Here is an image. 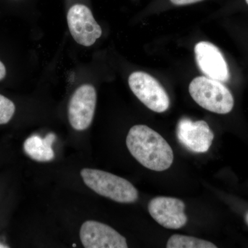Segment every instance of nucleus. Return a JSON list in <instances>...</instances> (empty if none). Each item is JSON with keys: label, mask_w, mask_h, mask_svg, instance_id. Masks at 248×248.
<instances>
[{"label": "nucleus", "mask_w": 248, "mask_h": 248, "mask_svg": "<svg viewBox=\"0 0 248 248\" xmlns=\"http://www.w3.org/2000/svg\"><path fill=\"white\" fill-rule=\"evenodd\" d=\"M16 112V106L12 101L0 94V125L9 123Z\"/></svg>", "instance_id": "obj_13"}, {"label": "nucleus", "mask_w": 248, "mask_h": 248, "mask_svg": "<svg viewBox=\"0 0 248 248\" xmlns=\"http://www.w3.org/2000/svg\"><path fill=\"white\" fill-rule=\"evenodd\" d=\"M126 146L132 156L146 169L162 172L172 166V148L160 134L146 125L130 129Z\"/></svg>", "instance_id": "obj_1"}, {"label": "nucleus", "mask_w": 248, "mask_h": 248, "mask_svg": "<svg viewBox=\"0 0 248 248\" xmlns=\"http://www.w3.org/2000/svg\"><path fill=\"white\" fill-rule=\"evenodd\" d=\"M189 93L197 104L215 113H229L234 107V97L229 89L218 80L197 77L189 85Z\"/></svg>", "instance_id": "obj_3"}, {"label": "nucleus", "mask_w": 248, "mask_h": 248, "mask_svg": "<svg viewBox=\"0 0 248 248\" xmlns=\"http://www.w3.org/2000/svg\"><path fill=\"white\" fill-rule=\"evenodd\" d=\"M80 239L86 248H127L126 239L113 228L95 221H87L80 229Z\"/></svg>", "instance_id": "obj_9"}, {"label": "nucleus", "mask_w": 248, "mask_h": 248, "mask_svg": "<svg viewBox=\"0 0 248 248\" xmlns=\"http://www.w3.org/2000/svg\"><path fill=\"white\" fill-rule=\"evenodd\" d=\"M55 140L54 134H48L45 139L37 135H32L26 140L24 150L26 154L35 161L48 162L55 157L52 145Z\"/></svg>", "instance_id": "obj_11"}, {"label": "nucleus", "mask_w": 248, "mask_h": 248, "mask_svg": "<svg viewBox=\"0 0 248 248\" xmlns=\"http://www.w3.org/2000/svg\"><path fill=\"white\" fill-rule=\"evenodd\" d=\"M6 76V67H5L4 63L0 61V81L4 79Z\"/></svg>", "instance_id": "obj_15"}, {"label": "nucleus", "mask_w": 248, "mask_h": 248, "mask_svg": "<svg viewBox=\"0 0 248 248\" xmlns=\"http://www.w3.org/2000/svg\"><path fill=\"white\" fill-rule=\"evenodd\" d=\"M80 174L84 184L98 195L122 203H132L138 200V190L124 178L92 169H82Z\"/></svg>", "instance_id": "obj_2"}, {"label": "nucleus", "mask_w": 248, "mask_h": 248, "mask_svg": "<svg viewBox=\"0 0 248 248\" xmlns=\"http://www.w3.org/2000/svg\"><path fill=\"white\" fill-rule=\"evenodd\" d=\"M67 22L72 37L80 45L91 46L102 35V28L92 12L84 4L72 6L67 14Z\"/></svg>", "instance_id": "obj_6"}, {"label": "nucleus", "mask_w": 248, "mask_h": 248, "mask_svg": "<svg viewBox=\"0 0 248 248\" xmlns=\"http://www.w3.org/2000/svg\"><path fill=\"white\" fill-rule=\"evenodd\" d=\"M170 1L173 4L182 6V5L194 4V3L199 2L203 0H170Z\"/></svg>", "instance_id": "obj_14"}, {"label": "nucleus", "mask_w": 248, "mask_h": 248, "mask_svg": "<svg viewBox=\"0 0 248 248\" xmlns=\"http://www.w3.org/2000/svg\"><path fill=\"white\" fill-rule=\"evenodd\" d=\"M97 104L94 86L84 84L75 91L68 104V120L72 128L78 131L89 128L92 124Z\"/></svg>", "instance_id": "obj_5"}, {"label": "nucleus", "mask_w": 248, "mask_h": 248, "mask_svg": "<svg viewBox=\"0 0 248 248\" xmlns=\"http://www.w3.org/2000/svg\"><path fill=\"white\" fill-rule=\"evenodd\" d=\"M246 2H247V4H248V0H246Z\"/></svg>", "instance_id": "obj_18"}, {"label": "nucleus", "mask_w": 248, "mask_h": 248, "mask_svg": "<svg viewBox=\"0 0 248 248\" xmlns=\"http://www.w3.org/2000/svg\"><path fill=\"white\" fill-rule=\"evenodd\" d=\"M167 248H217L213 243L205 240L198 239L193 236L182 234L171 236L167 244Z\"/></svg>", "instance_id": "obj_12"}, {"label": "nucleus", "mask_w": 248, "mask_h": 248, "mask_svg": "<svg viewBox=\"0 0 248 248\" xmlns=\"http://www.w3.org/2000/svg\"><path fill=\"white\" fill-rule=\"evenodd\" d=\"M186 205L177 198L157 197L148 203V212L155 221L167 229L183 228L187 221L185 214Z\"/></svg>", "instance_id": "obj_8"}, {"label": "nucleus", "mask_w": 248, "mask_h": 248, "mask_svg": "<svg viewBox=\"0 0 248 248\" xmlns=\"http://www.w3.org/2000/svg\"><path fill=\"white\" fill-rule=\"evenodd\" d=\"M246 222H247V223L248 225V212L247 214H246Z\"/></svg>", "instance_id": "obj_17"}, {"label": "nucleus", "mask_w": 248, "mask_h": 248, "mask_svg": "<svg viewBox=\"0 0 248 248\" xmlns=\"http://www.w3.org/2000/svg\"><path fill=\"white\" fill-rule=\"evenodd\" d=\"M9 246H6V245L0 244V248H8Z\"/></svg>", "instance_id": "obj_16"}, {"label": "nucleus", "mask_w": 248, "mask_h": 248, "mask_svg": "<svg viewBox=\"0 0 248 248\" xmlns=\"http://www.w3.org/2000/svg\"><path fill=\"white\" fill-rule=\"evenodd\" d=\"M177 138L179 143L188 151L205 153L210 149L215 135L205 121L193 122L184 117L178 122Z\"/></svg>", "instance_id": "obj_7"}, {"label": "nucleus", "mask_w": 248, "mask_h": 248, "mask_svg": "<svg viewBox=\"0 0 248 248\" xmlns=\"http://www.w3.org/2000/svg\"><path fill=\"white\" fill-rule=\"evenodd\" d=\"M195 54L199 68L208 78L221 82L229 80L228 63L216 46L208 42H199L195 46Z\"/></svg>", "instance_id": "obj_10"}, {"label": "nucleus", "mask_w": 248, "mask_h": 248, "mask_svg": "<svg viewBox=\"0 0 248 248\" xmlns=\"http://www.w3.org/2000/svg\"><path fill=\"white\" fill-rule=\"evenodd\" d=\"M128 84L140 102L151 110L161 113L169 108V94L151 75L145 72H134L129 76Z\"/></svg>", "instance_id": "obj_4"}]
</instances>
